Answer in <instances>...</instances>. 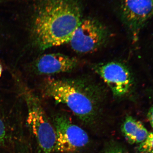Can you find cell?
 I'll use <instances>...</instances> for the list:
<instances>
[{
  "label": "cell",
  "instance_id": "cell-1",
  "mask_svg": "<svg viewBox=\"0 0 153 153\" xmlns=\"http://www.w3.org/2000/svg\"><path fill=\"white\" fill-rule=\"evenodd\" d=\"M33 25L34 39L41 50L68 43L82 19L77 0H38Z\"/></svg>",
  "mask_w": 153,
  "mask_h": 153
},
{
  "label": "cell",
  "instance_id": "cell-2",
  "mask_svg": "<svg viewBox=\"0 0 153 153\" xmlns=\"http://www.w3.org/2000/svg\"><path fill=\"white\" fill-rule=\"evenodd\" d=\"M45 94L68 107L82 121L92 122L104 95L101 86L84 78H49L44 82Z\"/></svg>",
  "mask_w": 153,
  "mask_h": 153
},
{
  "label": "cell",
  "instance_id": "cell-3",
  "mask_svg": "<svg viewBox=\"0 0 153 153\" xmlns=\"http://www.w3.org/2000/svg\"><path fill=\"white\" fill-rule=\"evenodd\" d=\"M23 95L27 107L28 126L38 144L39 153H55V129L39 99L32 91L25 88Z\"/></svg>",
  "mask_w": 153,
  "mask_h": 153
},
{
  "label": "cell",
  "instance_id": "cell-4",
  "mask_svg": "<svg viewBox=\"0 0 153 153\" xmlns=\"http://www.w3.org/2000/svg\"><path fill=\"white\" fill-rule=\"evenodd\" d=\"M109 37V32L101 23L92 18H85L82 19L68 43L74 52L87 54L101 48Z\"/></svg>",
  "mask_w": 153,
  "mask_h": 153
},
{
  "label": "cell",
  "instance_id": "cell-5",
  "mask_svg": "<svg viewBox=\"0 0 153 153\" xmlns=\"http://www.w3.org/2000/svg\"><path fill=\"white\" fill-rule=\"evenodd\" d=\"M55 133V152H75L87 146L88 135L81 127L74 124L66 116L59 114L54 120Z\"/></svg>",
  "mask_w": 153,
  "mask_h": 153
},
{
  "label": "cell",
  "instance_id": "cell-6",
  "mask_svg": "<svg viewBox=\"0 0 153 153\" xmlns=\"http://www.w3.org/2000/svg\"><path fill=\"white\" fill-rule=\"evenodd\" d=\"M92 68L109 88L115 98L126 96L132 88V76L123 63L118 61L99 63L94 65Z\"/></svg>",
  "mask_w": 153,
  "mask_h": 153
},
{
  "label": "cell",
  "instance_id": "cell-7",
  "mask_svg": "<svg viewBox=\"0 0 153 153\" xmlns=\"http://www.w3.org/2000/svg\"><path fill=\"white\" fill-rule=\"evenodd\" d=\"M121 12L124 23L136 41L142 28L153 16V0H123Z\"/></svg>",
  "mask_w": 153,
  "mask_h": 153
},
{
  "label": "cell",
  "instance_id": "cell-8",
  "mask_svg": "<svg viewBox=\"0 0 153 153\" xmlns=\"http://www.w3.org/2000/svg\"><path fill=\"white\" fill-rule=\"evenodd\" d=\"M78 64L79 61L75 57L60 53H50L39 57L35 68L38 74L51 75L71 72Z\"/></svg>",
  "mask_w": 153,
  "mask_h": 153
},
{
  "label": "cell",
  "instance_id": "cell-9",
  "mask_svg": "<svg viewBox=\"0 0 153 153\" xmlns=\"http://www.w3.org/2000/svg\"><path fill=\"white\" fill-rule=\"evenodd\" d=\"M121 131L126 139L131 144H140L146 138L149 132L140 121L128 116L122 126Z\"/></svg>",
  "mask_w": 153,
  "mask_h": 153
},
{
  "label": "cell",
  "instance_id": "cell-10",
  "mask_svg": "<svg viewBox=\"0 0 153 153\" xmlns=\"http://www.w3.org/2000/svg\"><path fill=\"white\" fill-rule=\"evenodd\" d=\"M138 153H153V132L149 133L146 139L138 145Z\"/></svg>",
  "mask_w": 153,
  "mask_h": 153
},
{
  "label": "cell",
  "instance_id": "cell-11",
  "mask_svg": "<svg viewBox=\"0 0 153 153\" xmlns=\"http://www.w3.org/2000/svg\"><path fill=\"white\" fill-rule=\"evenodd\" d=\"M7 139V131L5 125L0 118V145L4 144Z\"/></svg>",
  "mask_w": 153,
  "mask_h": 153
},
{
  "label": "cell",
  "instance_id": "cell-12",
  "mask_svg": "<svg viewBox=\"0 0 153 153\" xmlns=\"http://www.w3.org/2000/svg\"><path fill=\"white\" fill-rule=\"evenodd\" d=\"M102 153H128L123 149L119 147H112L108 149Z\"/></svg>",
  "mask_w": 153,
  "mask_h": 153
},
{
  "label": "cell",
  "instance_id": "cell-13",
  "mask_svg": "<svg viewBox=\"0 0 153 153\" xmlns=\"http://www.w3.org/2000/svg\"><path fill=\"white\" fill-rule=\"evenodd\" d=\"M147 118L152 128L153 129V105L149 110L147 113Z\"/></svg>",
  "mask_w": 153,
  "mask_h": 153
},
{
  "label": "cell",
  "instance_id": "cell-14",
  "mask_svg": "<svg viewBox=\"0 0 153 153\" xmlns=\"http://www.w3.org/2000/svg\"><path fill=\"white\" fill-rule=\"evenodd\" d=\"M2 73V67L1 65L0 64V77L1 76Z\"/></svg>",
  "mask_w": 153,
  "mask_h": 153
}]
</instances>
